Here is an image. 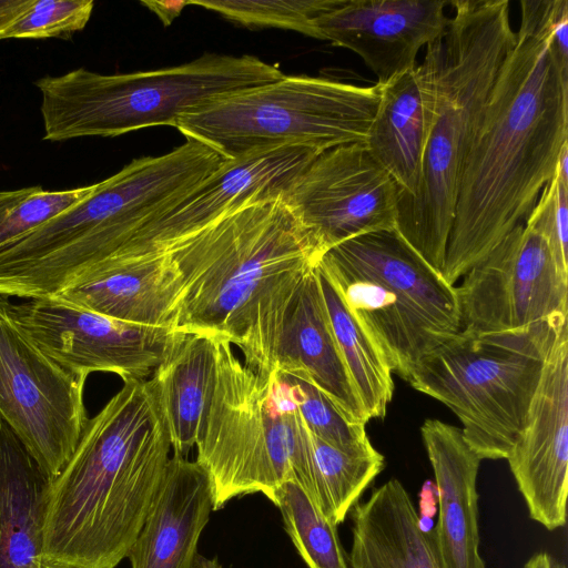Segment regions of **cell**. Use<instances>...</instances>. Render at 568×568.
<instances>
[{"label": "cell", "mask_w": 568, "mask_h": 568, "mask_svg": "<svg viewBox=\"0 0 568 568\" xmlns=\"http://www.w3.org/2000/svg\"><path fill=\"white\" fill-rule=\"evenodd\" d=\"M564 2L520 1L462 170L442 268L452 285L524 223L568 144V63L552 38Z\"/></svg>", "instance_id": "1"}, {"label": "cell", "mask_w": 568, "mask_h": 568, "mask_svg": "<svg viewBox=\"0 0 568 568\" xmlns=\"http://www.w3.org/2000/svg\"><path fill=\"white\" fill-rule=\"evenodd\" d=\"M182 275L175 331L224 338L275 369L296 294L324 255L284 195L244 204L164 250Z\"/></svg>", "instance_id": "2"}, {"label": "cell", "mask_w": 568, "mask_h": 568, "mask_svg": "<svg viewBox=\"0 0 568 568\" xmlns=\"http://www.w3.org/2000/svg\"><path fill=\"white\" fill-rule=\"evenodd\" d=\"M171 450L149 379L123 382L88 419L72 457L48 485L44 562L116 568L142 528Z\"/></svg>", "instance_id": "3"}, {"label": "cell", "mask_w": 568, "mask_h": 568, "mask_svg": "<svg viewBox=\"0 0 568 568\" xmlns=\"http://www.w3.org/2000/svg\"><path fill=\"white\" fill-rule=\"evenodd\" d=\"M224 158L191 139L131 161L83 201L0 250V296H55L120 251L216 171Z\"/></svg>", "instance_id": "4"}, {"label": "cell", "mask_w": 568, "mask_h": 568, "mask_svg": "<svg viewBox=\"0 0 568 568\" xmlns=\"http://www.w3.org/2000/svg\"><path fill=\"white\" fill-rule=\"evenodd\" d=\"M436 40V105L417 193L398 202L396 230L442 272L464 161L485 102L514 43L508 0L449 1Z\"/></svg>", "instance_id": "5"}, {"label": "cell", "mask_w": 568, "mask_h": 568, "mask_svg": "<svg viewBox=\"0 0 568 568\" xmlns=\"http://www.w3.org/2000/svg\"><path fill=\"white\" fill-rule=\"evenodd\" d=\"M215 352L214 389L195 445L213 510L257 493L274 503L286 481L314 499L308 430L287 383L276 369L268 376L250 369L227 339L215 338Z\"/></svg>", "instance_id": "6"}, {"label": "cell", "mask_w": 568, "mask_h": 568, "mask_svg": "<svg viewBox=\"0 0 568 568\" xmlns=\"http://www.w3.org/2000/svg\"><path fill=\"white\" fill-rule=\"evenodd\" d=\"M275 65L251 55L206 53L152 71L101 74L79 68L45 75L41 93L43 140L118 136L150 126H176L185 112L236 90L282 78Z\"/></svg>", "instance_id": "7"}, {"label": "cell", "mask_w": 568, "mask_h": 568, "mask_svg": "<svg viewBox=\"0 0 568 568\" xmlns=\"http://www.w3.org/2000/svg\"><path fill=\"white\" fill-rule=\"evenodd\" d=\"M320 265L384 355L407 381L417 363L462 329L456 287L396 229L349 239Z\"/></svg>", "instance_id": "8"}, {"label": "cell", "mask_w": 568, "mask_h": 568, "mask_svg": "<svg viewBox=\"0 0 568 568\" xmlns=\"http://www.w3.org/2000/svg\"><path fill=\"white\" fill-rule=\"evenodd\" d=\"M567 321L526 329L445 338L407 382L446 405L466 443L483 459H506L525 427L548 353Z\"/></svg>", "instance_id": "9"}, {"label": "cell", "mask_w": 568, "mask_h": 568, "mask_svg": "<svg viewBox=\"0 0 568 568\" xmlns=\"http://www.w3.org/2000/svg\"><path fill=\"white\" fill-rule=\"evenodd\" d=\"M379 97L378 83L284 74L217 95L181 115L175 128L226 159L291 144L323 152L365 143Z\"/></svg>", "instance_id": "10"}, {"label": "cell", "mask_w": 568, "mask_h": 568, "mask_svg": "<svg viewBox=\"0 0 568 568\" xmlns=\"http://www.w3.org/2000/svg\"><path fill=\"white\" fill-rule=\"evenodd\" d=\"M87 377L47 356L0 313V417L49 483L72 457L89 419Z\"/></svg>", "instance_id": "11"}, {"label": "cell", "mask_w": 568, "mask_h": 568, "mask_svg": "<svg viewBox=\"0 0 568 568\" xmlns=\"http://www.w3.org/2000/svg\"><path fill=\"white\" fill-rule=\"evenodd\" d=\"M0 313L61 366L85 375L114 373L123 382L152 375L186 337L170 327L119 321L57 296L21 303L0 296Z\"/></svg>", "instance_id": "12"}, {"label": "cell", "mask_w": 568, "mask_h": 568, "mask_svg": "<svg viewBox=\"0 0 568 568\" xmlns=\"http://www.w3.org/2000/svg\"><path fill=\"white\" fill-rule=\"evenodd\" d=\"M456 292L465 331L511 332L567 321L568 268L524 223L464 275Z\"/></svg>", "instance_id": "13"}, {"label": "cell", "mask_w": 568, "mask_h": 568, "mask_svg": "<svg viewBox=\"0 0 568 568\" xmlns=\"http://www.w3.org/2000/svg\"><path fill=\"white\" fill-rule=\"evenodd\" d=\"M284 197L323 254L362 234L396 229L399 189L365 143L318 153Z\"/></svg>", "instance_id": "14"}, {"label": "cell", "mask_w": 568, "mask_h": 568, "mask_svg": "<svg viewBox=\"0 0 568 568\" xmlns=\"http://www.w3.org/2000/svg\"><path fill=\"white\" fill-rule=\"evenodd\" d=\"M318 153L307 146L291 144L255 149L227 159L109 258H136L162 253L171 244L244 204L285 195Z\"/></svg>", "instance_id": "15"}, {"label": "cell", "mask_w": 568, "mask_h": 568, "mask_svg": "<svg viewBox=\"0 0 568 568\" xmlns=\"http://www.w3.org/2000/svg\"><path fill=\"white\" fill-rule=\"evenodd\" d=\"M529 517L548 530L567 516L568 325L557 334L524 429L507 458Z\"/></svg>", "instance_id": "16"}, {"label": "cell", "mask_w": 568, "mask_h": 568, "mask_svg": "<svg viewBox=\"0 0 568 568\" xmlns=\"http://www.w3.org/2000/svg\"><path fill=\"white\" fill-rule=\"evenodd\" d=\"M445 0H342L316 18L321 40L357 53L384 84L414 69L422 48L439 39L449 19Z\"/></svg>", "instance_id": "17"}, {"label": "cell", "mask_w": 568, "mask_h": 568, "mask_svg": "<svg viewBox=\"0 0 568 568\" xmlns=\"http://www.w3.org/2000/svg\"><path fill=\"white\" fill-rule=\"evenodd\" d=\"M213 511L204 469L172 455L142 528L126 558L131 568H221L197 551Z\"/></svg>", "instance_id": "18"}, {"label": "cell", "mask_w": 568, "mask_h": 568, "mask_svg": "<svg viewBox=\"0 0 568 568\" xmlns=\"http://www.w3.org/2000/svg\"><path fill=\"white\" fill-rule=\"evenodd\" d=\"M436 41L420 64L381 85L365 145L399 189V201L419 187L436 105ZM398 201V202H399Z\"/></svg>", "instance_id": "19"}, {"label": "cell", "mask_w": 568, "mask_h": 568, "mask_svg": "<svg viewBox=\"0 0 568 568\" xmlns=\"http://www.w3.org/2000/svg\"><path fill=\"white\" fill-rule=\"evenodd\" d=\"M181 294L182 275L162 252L106 260L55 296L119 321L175 329Z\"/></svg>", "instance_id": "20"}, {"label": "cell", "mask_w": 568, "mask_h": 568, "mask_svg": "<svg viewBox=\"0 0 568 568\" xmlns=\"http://www.w3.org/2000/svg\"><path fill=\"white\" fill-rule=\"evenodd\" d=\"M420 434L438 496V519L432 537L442 567L486 568L479 551L476 486L481 459L456 426L427 418Z\"/></svg>", "instance_id": "21"}, {"label": "cell", "mask_w": 568, "mask_h": 568, "mask_svg": "<svg viewBox=\"0 0 568 568\" xmlns=\"http://www.w3.org/2000/svg\"><path fill=\"white\" fill-rule=\"evenodd\" d=\"M275 368L305 375L353 422H368L334 336L317 273L304 278L285 323Z\"/></svg>", "instance_id": "22"}, {"label": "cell", "mask_w": 568, "mask_h": 568, "mask_svg": "<svg viewBox=\"0 0 568 568\" xmlns=\"http://www.w3.org/2000/svg\"><path fill=\"white\" fill-rule=\"evenodd\" d=\"M349 568H443L404 485L392 478L351 509Z\"/></svg>", "instance_id": "23"}, {"label": "cell", "mask_w": 568, "mask_h": 568, "mask_svg": "<svg viewBox=\"0 0 568 568\" xmlns=\"http://www.w3.org/2000/svg\"><path fill=\"white\" fill-rule=\"evenodd\" d=\"M49 481L0 417V568H42Z\"/></svg>", "instance_id": "24"}, {"label": "cell", "mask_w": 568, "mask_h": 568, "mask_svg": "<svg viewBox=\"0 0 568 568\" xmlns=\"http://www.w3.org/2000/svg\"><path fill=\"white\" fill-rule=\"evenodd\" d=\"M216 378L215 338L186 335L149 379L169 432L173 455L187 458L196 445Z\"/></svg>", "instance_id": "25"}, {"label": "cell", "mask_w": 568, "mask_h": 568, "mask_svg": "<svg viewBox=\"0 0 568 568\" xmlns=\"http://www.w3.org/2000/svg\"><path fill=\"white\" fill-rule=\"evenodd\" d=\"M317 273L334 336L366 417L384 418L394 394L390 368L320 262Z\"/></svg>", "instance_id": "26"}, {"label": "cell", "mask_w": 568, "mask_h": 568, "mask_svg": "<svg viewBox=\"0 0 568 568\" xmlns=\"http://www.w3.org/2000/svg\"><path fill=\"white\" fill-rule=\"evenodd\" d=\"M308 443L314 503L328 520L338 526L383 470L384 456L379 452L362 455L345 453L310 430Z\"/></svg>", "instance_id": "27"}, {"label": "cell", "mask_w": 568, "mask_h": 568, "mask_svg": "<svg viewBox=\"0 0 568 568\" xmlns=\"http://www.w3.org/2000/svg\"><path fill=\"white\" fill-rule=\"evenodd\" d=\"M284 528L308 568H349L337 534L310 495L295 481H286L273 503Z\"/></svg>", "instance_id": "28"}, {"label": "cell", "mask_w": 568, "mask_h": 568, "mask_svg": "<svg viewBox=\"0 0 568 568\" xmlns=\"http://www.w3.org/2000/svg\"><path fill=\"white\" fill-rule=\"evenodd\" d=\"M276 371L290 386L300 416L314 436L348 454L377 452L366 434V424L351 420L305 375Z\"/></svg>", "instance_id": "29"}, {"label": "cell", "mask_w": 568, "mask_h": 568, "mask_svg": "<svg viewBox=\"0 0 568 568\" xmlns=\"http://www.w3.org/2000/svg\"><path fill=\"white\" fill-rule=\"evenodd\" d=\"M342 0H190L245 27L280 28L321 39L314 24L317 17Z\"/></svg>", "instance_id": "30"}, {"label": "cell", "mask_w": 568, "mask_h": 568, "mask_svg": "<svg viewBox=\"0 0 568 568\" xmlns=\"http://www.w3.org/2000/svg\"><path fill=\"white\" fill-rule=\"evenodd\" d=\"M95 184L62 191L40 185L0 191V250L87 199Z\"/></svg>", "instance_id": "31"}, {"label": "cell", "mask_w": 568, "mask_h": 568, "mask_svg": "<svg viewBox=\"0 0 568 568\" xmlns=\"http://www.w3.org/2000/svg\"><path fill=\"white\" fill-rule=\"evenodd\" d=\"M93 7V0H33L17 20L0 32V40L70 37L85 28Z\"/></svg>", "instance_id": "32"}, {"label": "cell", "mask_w": 568, "mask_h": 568, "mask_svg": "<svg viewBox=\"0 0 568 568\" xmlns=\"http://www.w3.org/2000/svg\"><path fill=\"white\" fill-rule=\"evenodd\" d=\"M525 224L547 240L559 263L568 268V183L556 172L541 190Z\"/></svg>", "instance_id": "33"}, {"label": "cell", "mask_w": 568, "mask_h": 568, "mask_svg": "<svg viewBox=\"0 0 568 568\" xmlns=\"http://www.w3.org/2000/svg\"><path fill=\"white\" fill-rule=\"evenodd\" d=\"M141 4L146 7L150 11H152L160 19L164 27H168L173 22L174 19H176L182 13L183 9L186 6H189V1L146 0L141 1Z\"/></svg>", "instance_id": "34"}, {"label": "cell", "mask_w": 568, "mask_h": 568, "mask_svg": "<svg viewBox=\"0 0 568 568\" xmlns=\"http://www.w3.org/2000/svg\"><path fill=\"white\" fill-rule=\"evenodd\" d=\"M33 0H0V32L17 20Z\"/></svg>", "instance_id": "35"}, {"label": "cell", "mask_w": 568, "mask_h": 568, "mask_svg": "<svg viewBox=\"0 0 568 568\" xmlns=\"http://www.w3.org/2000/svg\"><path fill=\"white\" fill-rule=\"evenodd\" d=\"M523 568H566V565L549 554L540 551L531 556Z\"/></svg>", "instance_id": "36"}, {"label": "cell", "mask_w": 568, "mask_h": 568, "mask_svg": "<svg viewBox=\"0 0 568 568\" xmlns=\"http://www.w3.org/2000/svg\"><path fill=\"white\" fill-rule=\"evenodd\" d=\"M42 568H60V567L51 566V565H48V564L44 562Z\"/></svg>", "instance_id": "37"}]
</instances>
